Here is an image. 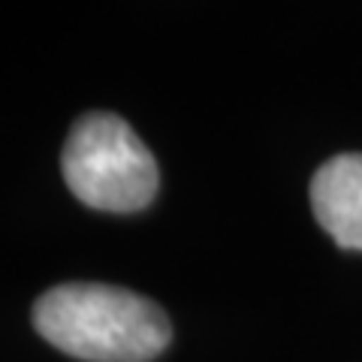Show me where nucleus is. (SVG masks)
Segmentation results:
<instances>
[{
  "label": "nucleus",
  "instance_id": "nucleus-3",
  "mask_svg": "<svg viewBox=\"0 0 362 362\" xmlns=\"http://www.w3.org/2000/svg\"><path fill=\"white\" fill-rule=\"evenodd\" d=\"M311 209L344 251H362V154H335L311 178Z\"/></svg>",
  "mask_w": 362,
  "mask_h": 362
},
{
  "label": "nucleus",
  "instance_id": "nucleus-1",
  "mask_svg": "<svg viewBox=\"0 0 362 362\" xmlns=\"http://www.w3.org/2000/svg\"><path fill=\"white\" fill-rule=\"evenodd\" d=\"M33 326L49 344L88 362H148L173 326L151 299L109 284H61L33 305Z\"/></svg>",
  "mask_w": 362,
  "mask_h": 362
},
{
  "label": "nucleus",
  "instance_id": "nucleus-2",
  "mask_svg": "<svg viewBox=\"0 0 362 362\" xmlns=\"http://www.w3.org/2000/svg\"><path fill=\"white\" fill-rule=\"evenodd\" d=\"M61 166L73 197L100 211H139L160 187L154 154L112 112H88L73 124Z\"/></svg>",
  "mask_w": 362,
  "mask_h": 362
}]
</instances>
